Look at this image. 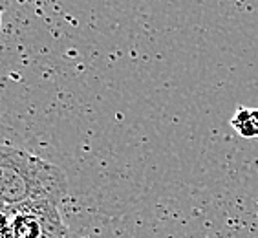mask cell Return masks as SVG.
Instances as JSON below:
<instances>
[{"label":"cell","instance_id":"cell-1","mask_svg":"<svg viewBox=\"0 0 258 238\" xmlns=\"http://www.w3.org/2000/svg\"><path fill=\"white\" fill-rule=\"evenodd\" d=\"M68 194V180L62 169L46 159L0 145V204L8 207L28 204L60 205Z\"/></svg>","mask_w":258,"mask_h":238},{"label":"cell","instance_id":"cell-2","mask_svg":"<svg viewBox=\"0 0 258 238\" xmlns=\"http://www.w3.org/2000/svg\"><path fill=\"white\" fill-rule=\"evenodd\" d=\"M231 127L240 138L253 139L258 138V108H245L240 106L231 117Z\"/></svg>","mask_w":258,"mask_h":238},{"label":"cell","instance_id":"cell-3","mask_svg":"<svg viewBox=\"0 0 258 238\" xmlns=\"http://www.w3.org/2000/svg\"><path fill=\"white\" fill-rule=\"evenodd\" d=\"M10 207L0 204V238H10Z\"/></svg>","mask_w":258,"mask_h":238},{"label":"cell","instance_id":"cell-4","mask_svg":"<svg viewBox=\"0 0 258 238\" xmlns=\"http://www.w3.org/2000/svg\"><path fill=\"white\" fill-rule=\"evenodd\" d=\"M10 4V0H0V26H2V19H4L6 8Z\"/></svg>","mask_w":258,"mask_h":238}]
</instances>
